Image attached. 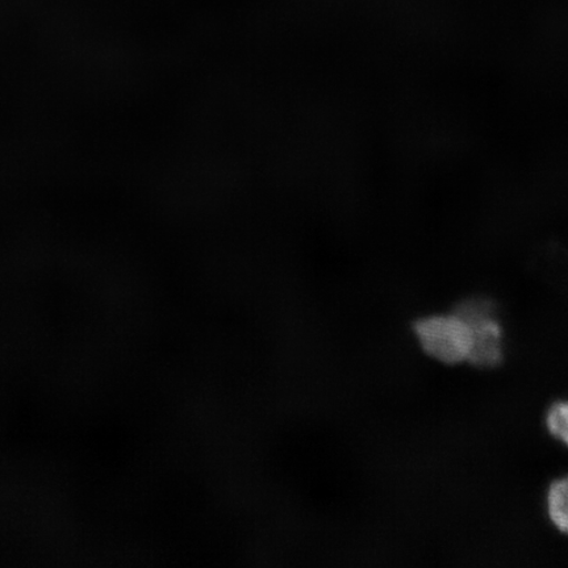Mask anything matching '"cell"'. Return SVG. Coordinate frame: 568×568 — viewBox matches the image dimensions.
Masks as SVG:
<instances>
[{"label":"cell","mask_w":568,"mask_h":568,"mask_svg":"<svg viewBox=\"0 0 568 568\" xmlns=\"http://www.w3.org/2000/svg\"><path fill=\"white\" fill-rule=\"evenodd\" d=\"M414 329L424 352L443 364H459L470 354V329L457 315L422 318Z\"/></svg>","instance_id":"6da1fadb"},{"label":"cell","mask_w":568,"mask_h":568,"mask_svg":"<svg viewBox=\"0 0 568 568\" xmlns=\"http://www.w3.org/2000/svg\"><path fill=\"white\" fill-rule=\"evenodd\" d=\"M467 324L471 333V351L467 361L481 368H491L503 361V338L495 308L486 301L462 303L454 312Z\"/></svg>","instance_id":"7a4b0ae2"},{"label":"cell","mask_w":568,"mask_h":568,"mask_svg":"<svg viewBox=\"0 0 568 568\" xmlns=\"http://www.w3.org/2000/svg\"><path fill=\"white\" fill-rule=\"evenodd\" d=\"M567 480L566 478L552 483L548 493V513L550 520L557 529L566 532L568 527L567 514Z\"/></svg>","instance_id":"3957f363"},{"label":"cell","mask_w":568,"mask_h":568,"mask_svg":"<svg viewBox=\"0 0 568 568\" xmlns=\"http://www.w3.org/2000/svg\"><path fill=\"white\" fill-rule=\"evenodd\" d=\"M568 408L565 402L554 403L546 416V424L552 437L559 439L560 443L567 444L568 439Z\"/></svg>","instance_id":"277c9868"}]
</instances>
